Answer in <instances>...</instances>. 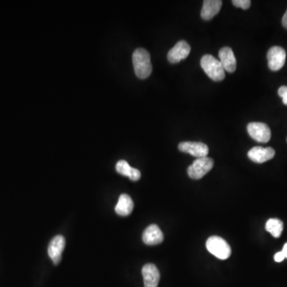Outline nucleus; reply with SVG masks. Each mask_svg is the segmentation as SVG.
Segmentation results:
<instances>
[{"instance_id":"nucleus-1","label":"nucleus","mask_w":287,"mask_h":287,"mask_svg":"<svg viewBox=\"0 0 287 287\" xmlns=\"http://www.w3.org/2000/svg\"><path fill=\"white\" fill-rule=\"evenodd\" d=\"M133 63L135 74L140 79L149 78L153 71L149 51L144 48H138L133 52Z\"/></svg>"},{"instance_id":"nucleus-2","label":"nucleus","mask_w":287,"mask_h":287,"mask_svg":"<svg viewBox=\"0 0 287 287\" xmlns=\"http://www.w3.org/2000/svg\"><path fill=\"white\" fill-rule=\"evenodd\" d=\"M200 65L204 72L211 80L220 82L225 78V71L220 61L211 55H203Z\"/></svg>"},{"instance_id":"nucleus-3","label":"nucleus","mask_w":287,"mask_h":287,"mask_svg":"<svg viewBox=\"0 0 287 287\" xmlns=\"http://www.w3.org/2000/svg\"><path fill=\"white\" fill-rule=\"evenodd\" d=\"M206 247L211 254L221 260L227 259L231 254L230 245L219 236L210 237L206 242Z\"/></svg>"},{"instance_id":"nucleus-4","label":"nucleus","mask_w":287,"mask_h":287,"mask_svg":"<svg viewBox=\"0 0 287 287\" xmlns=\"http://www.w3.org/2000/svg\"><path fill=\"white\" fill-rule=\"evenodd\" d=\"M214 166V161L210 157L197 158L188 167V174L193 180H199L208 173Z\"/></svg>"},{"instance_id":"nucleus-5","label":"nucleus","mask_w":287,"mask_h":287,"mask_svg":"<svg viewBox=\"0 0 287 287\" xmlns=\"http://www.w3.org/2000/svg\"><path fill=\"white\" fill-rule=\"evenodd\" d=\"M247 132L254 141L259 143H267L271 137L269 126L262 122H251L247 125Z\"/></svg>"},{"instance_id":"nucleus-6","label":"nucleus","mask_w":287,"mask_h":287,"mask_svg":"<svg viewBox=\"0 0 287 287\" xmlns=\"http://www.w3.org/2000/svg\"><path fill=\"white\" fill-rule=\"evenodd\" d=\"M286 53L282 47H273L268 51V67L273 71H277L284 67Z\"/></svg>"},{"instance_id":"nucleus-7","label":"nucleus","mask_w":287,"mask_h":287,"mask_svg":"<svg viewBox=\"0 0 287 287\" xmlns=\"http://www.w3.org/2000/svg\"><path fill=\"white\" fill-rule=\"evenodd\" d=\"M178 148L180 152L189 153L191 156L197 158L206 157L209 153L208 146L201 142H192V141L181 142L178 145Z\"/></svg>"},{"instance_id":"nucleus-8","label":"nucleus","mask_w":287,"mask_h":287,"mask_svg":"<svg viewBox=\"0 0 287 287\" xmlns=\"http://www.w3.org/2000/svg\"><path fill=\"white\" fill-rule=\"evenodd\" d=\"M191 52V47L187 42L180 41L168 51V59L172 64L180 63V61L185 59Z\"/></svg>"},{"instance_id":"nucleus-9","label":"nucleus","mask_w":287,"mask_h":287,"mask_svg":"<svg viewBox=\"0 0 287 287\" xmlns=\"http://www.w3.org/2000/svg\"><path fill=\"white\" fill-rule=\"evenodd\" d=\"M66 246V239L63 235L54 237L48 246V254L55 265H58L62 259V253Z\"/></svg>"},{"instance_id":"nucleus-10","label":"nucleus","mask_w":287,"mask_h":287,"mask_svg":"<svg viewBox=\"0 0 287 287\" xmlns=\"http://www.w3.org/2000/svg\"><path fill=\"white\" fill-rule=\"evenodd\" d=\"M247 155H248L249 159L253 162L262 164L273 159L275 155V151L270 147L263 148V147L256 146L252 148Z\"/></svg>"},{"instance_id":"nucleus-11","label":"nucleus","mask_w":287,"mask_h":287,"mask_svg":"<svg viewBox=\"0 0 287 287\" xmlns=\"http://www.w3.org/2000/svg\"><path fill=\"white\" fill-rule=\"evenodd\" d=\"M142 238L145 244L155 246L163 242L164 234L157 225L152 224L144 230Z\"/></svg>"},{"instance_id":"nucleus-12","label":"nucleus","mask_w":287,"mask_h":287,"mask_svg":"<svg viewBox=\"0 0 287 287\" xmlns=\"http://www.w3.org/2000/svg\"><path fill=\"white\" fill-rule=\"evenodd\" d=\"M142 275L145 287H157L160 274L158 268L154 264H146L142 268Z\"/></svg>"},{"instance_id":"nucleus-13","label":"nucleus","mask_w":287,"mask_h":287,"mask_svg":"<svg viewBox=\"0 0 287 287\" xmlns=\"http://www.w3.org/2000/svg\"><path fill=\"white\" fill-rule=\"evenodd\" d=\"M219 61L224 71L234 73L236 71L237 62L234 52L230 47H223L219 51Z\"/></svg>"},{"instance_id":"nucleus-14","label":"nucleus","mask_w":287,"mask_h":287,"mask_svg":"<svg viewBox=\"0 0 287 287\" xmlns=\"http://www.w3.org/2000/svg\"><path fill=\"white\" fill-rule=\"evenodd\" d=\"M223 2L221 0H205L203 1L201 10V17L203 20H210L216 16L222 8Z\"/></svg>"},{"instance_id":"nucleus-15","label":"nucleus","mask_w":287,"mask_h":287,"mask_svg":"<svg viewBox=\"0 0 287 287\" xmlns=\"http://www.w3.org/2000/svg\"><path fill=\"white\" fill-rule=\"evenodd\" d=\"M134 207L133 199L127 194L120 195L119 199L115 207L117 215L121 216H128L131 214Z\"/></svg>"},{"instance_id":"nucleus-16","label":"nucleus","mask_w":287,"mask_h":287,"mask_svg":"<svg viewBox=\"0 0 287 287\" xmlns=\"http://www.w3.org/2000/svg\"><path fill=\"white\" fill-rule=\"evenodd\" d=\"M116 170L122 176H128L133 181H137L141 179V172L137 168H132L125 160H119L117 163Z\"/></svg>"},{"instance_id":"nucleus-17","label":"nucleus","mask_w":287,"mask_h":287,"mask_svg":"<svg viewBox=\"0 0 287 287\" xmlns=\"http://www.w3.org/2000/svg\"><path fill=\"white\" fill-rule=\"evenodd\" d=\"M266 230L274 238H279L283 230V223L280 219H268L266 223Z\"/></svg>"},{"instance_id":"nucleus-18","label":"nucleus","mask_w":287,"mask_h":287,"mask_svg":"<svg viewBox=\"0 0 287 287\" xmlns=\"http://www.w3.org/2000/svg\"><path fill=\"white\" fill-rule=\"evenodd\" d=\"M232 4L236 8H242L243 10H247L250 7V0H233Z\"/></svg>"},{"instance_id":"nucleus-19","label":"nucleus","mask_w":287,"mask_h":287,"mask_svg":"<svg viewBox=\"0 0 287 287\" xmlns=\"http://www.w3.org/2000/svg\"><path fill=\"white\" fill-rule=\"evenodd\" d=\"M278 95L282 98V102L287 106V86H282L278 89Z\"/></svg>"},{"instance_id":"nucleus-20","label":"nucleus","mask_w":287,"mask_h":287,"mask_svg":"<svg viewBox=\"0 0 287 287\" xmlns=\"http://www.w3.org/2000/svg\"><path fill=\"white\" fill-rule=\"evenodd\" d=\"M285 258V256H284L283 253L281 251L277 252L274 255V261L277 262H282Z\"/></svg>"},{"instance_id":"nucleus-21","label":"nucleus","mask_w":287,"mask_h":287,"mask_svg":"<svg viewBox=\"0 0 287 287\" xmlns=\"http://www.w3.org/2000/svg\"><path fill=\"white\" fill-rule=\"evenodd\" d=\"M281 24L283 25L284 28L287 29V10L285 12V14H284L283 17H282V20H281Z\"/></svg>"},{"instance_id":"nucleus-22","label":"nucleus","mask_w":287,"mask_h":287,"mask_svg":"<svg viewBox=\"0 0 287 287\" xmlns=\"http://www.w3.org/2000/svg\"><path fill=\"white\" fill-rule=\"evenodd\" d=\"M281 252L283 253L284 256H285V258H287V242L285 245H284L283 249H282Z\"/></svg>"},{"instance_id":"nucleus-23","label":"nucleus","mask_w":287,"mask_h":287,"mask_svg":"<svg viewBox=\"0 0 287 287\" xmlns=\"http://www.w3.org/2000/svg\"><path fill=\"white\" fill-rule=\"evenodd\" d=\"M286 141H287V139H286Z\"/></svg>"}]
</instances>
